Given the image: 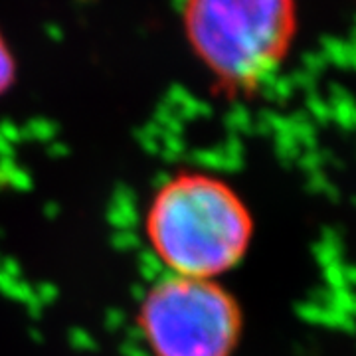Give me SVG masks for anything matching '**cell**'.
Wrapping results in <instances>:
<instances>
[{
    "label": "cell",
    "instance_id": "6da1fadb",
    "mask_svg": "<svg viewBox=\"0 0 356 356\" xmlns=\"http://www.w3.org/2000/svg\"><path fill=\"white\" fill-rule=\"evenodd\" d=\"M145 234L170 273L216 280L242 264L254 238V218L226 180L184 170L154 192Z\"/></svg>",
    "mask_w": 356,
    "mask_h": 356
},
{
    "label": "cell",
    "instance_id": "7a4b0ae2",
    "mask_svg": "<svg viewBox=\"0 0 356 356\" xmlns=\"http://www.w3.org/2000/svg\"><path fill=\"white\" fill-rule=\"evenodd\" d=\"M194 58L229 95H254L285 64L299 30L297 0H184Z\"/></svg>",
    "mask_w": 356,
    "mask_h": 356
},
{
    "label": "cell",
    "instance_id": "3957f363",
    "mask_svg": "<svg viewBox=\"0 0 356 356\" xmlns=\"http://www.w3.org/2000/svg\"><path fill=\"white\" fill-rule=\"evenodd\" d=\"M137 327L153 356H234L243 311L216 280L170 273L145 293Z\"/></svg>",
    "mask_w": 356,
    "mask_h": 356
},
{
    "label": "cell",
    "instance_id": "277c9868",
    "mask_svg": "<svg viewBox=\"0 0 356 356\" xmlns=\"http://www.w3.org/2000/svg\"><path fill=\"white\" fill-rule=\"evenodd\" d=\"M16 81V60L6 38L0 32V95H4Z\"/></svg>",
    "mask_w": 356,
    "mask_h": 356
}]
</instances>
